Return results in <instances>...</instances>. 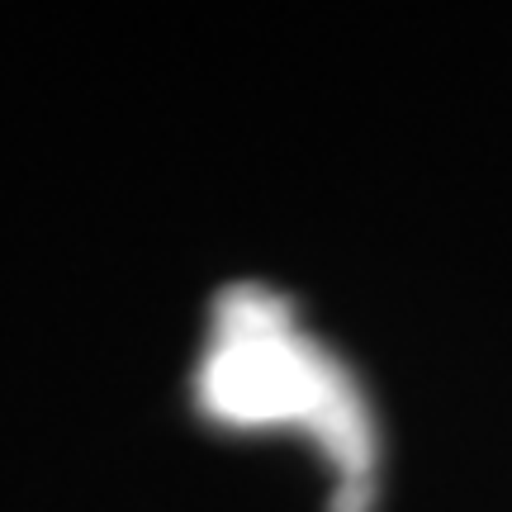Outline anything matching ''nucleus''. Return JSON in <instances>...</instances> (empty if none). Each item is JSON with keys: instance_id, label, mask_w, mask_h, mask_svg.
<instances>
[{"instance_id": "1", "label": "nucleus", "mask_w": 512, "mask_h": 512, "mask_svg": "<svg viewBox=\"0 0 512 512\" xmlns=\"http://www.w3.org/2000/svg\"><path fill=\"white\" fill-rule=\"evenodd\" d=\"M195 403L233 432L299 427L337 470L332 512L375 503V422L361 384L323 342L294 323V304L266 285H228L214 299Z\"/></svg>"}]
</instances>
